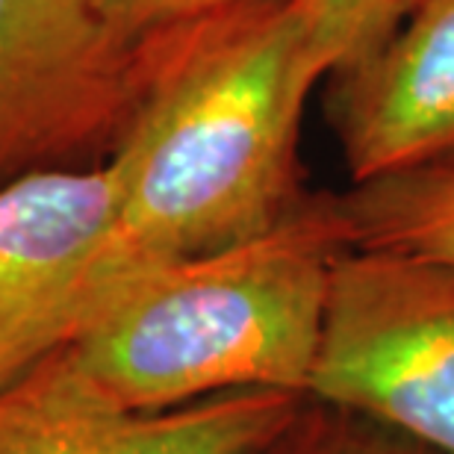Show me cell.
I'll list each match as a JSON object with an SVG mask.
<instances>
[{
    "mask_svg": "<svg viewBox=\"0 0 454 454\" xmlns=\"http://www.w3.org/2000/svg\"><path fill=\"white\" fill-rule=\"evenodd\" d=\"M337 201L357 248L416 254L454 266V168L366 180Z\"/></svg>",
    "mask_w": 454,
    "mask_h": 454,
    "instance_id": "ba28073f",
    "label": "cell"
},
{
    "mask_svg": "<svg viewBox=\"0 0 454 454\" xmlns=\"http://www.w3.org/2000/svg\"><path fill=\"white\" fill-rule=\"evenodd\" d=\"M106 27L127 44H142L160 33L201 21L245 0H92Z\"/></svg>",
    "mask_w": 454,
    "mask_h": 454,
    "instance_id": "8fae6325",
    "label": "cell"
},
{
    "mask_svg": "<svg viewBox=\"0 0 454 454\" xmlns=\"http://www.w3.org/2000/svg\"><path fill=\"white\" fill-rule=\"evenodd\" d=\"M304 402L242 389L160 413H121L42 357L0 384V454H269Z\"/></svg>",
    "mask_w": 454,
    "mask_h": 454,
    "instance_id": "8992f818",
    "label": "cell"
},
{
    "mask_svg": "<svg viewBox=\"0 0 454 454\" xmlns=\"http://www.w3.org/2000/svg\"><path fill=\"white\" fill-rule=\"evenodd\" d=\"M351 248L337 195H307L257 239L121 269L48 357L121 413L275 389L307 398L333 260Z\"/></svg>",
    "mask_w": 454,
    "mask_h": 454,
    "instance_id": "7a4b0ae2",
    "label": "cell"
},
{
    "mask_svg": "<svg viewBox=\"0 0 454 454\" xmlns=\"http://www.w3.org/2000/svg\"><path fill=\"white\" fill-rule=\"evenodd\" d=\"M331 80L325 110L351 186L454 168V0H419L380 48Z\"/></svg>",
    "mask_w": 454,
    "mask_h": 454,
    "instance_id": "52a82bcc",
    "label": "cell"
},
{
    "mask_svg": "<svg viewBox=\"0 0 454 454\" xmlns=\"http://www.w3.org/2000/svg\"><path fill=\"white\" fill-rule=\"evenodd\" d=\"M115 271L106 162L27 171L0 186V384L57 351Z\"/></svg>",
    "mask_w": 454,
    "mask_h": 454,
    "instance_id": "5b68a950",
    "label": "cell"
},
{
    "mask_svg": "<svg viewBox=\"0 0 454 454\" xmlns=\"http://www.w3.org/2000/svg\"><path fill=\"white\" fill-rule=\"evenodd\" d=\"M269 454H440L422 442L366 416L316 404L307 398L293 422Z\"/></svg>",
    "mask_w": 454,
    "mask_h": 454,
    "instance_id": "30bf717a",
    "label": "cell"
},
{
    "mask_svg": "<svg viewBox=\"0 0 454 454\" xmlns=\"http://www.w3.org/2000/svg\"><path fill=\"white\" fill-rule=\"evenodd\" d=\"M298 6L331 77L380 48L419 0H298Z\"/></svg>",
    "mask_w": 454,
    "mask_h": 454,
    "instance_id": "9c48e42d",
    "label": "cell"
},
{
    "mask_svg": "<svg viewBox=\"0 0 454 454\" xmlns=\"http://www.w3.org/2000/svg\"><path fill=\"white\" fill-rule=\"evenodd\" d=\"M328 80L298 0H245L139 44L106 168L118 271L257 239L295 213L304 106ZM115 271V275H118Z\"/></svg>",
    "mask_w": 454,
    "mask_h": 454,
    "instance_id": "6da1fadb",
    "label": "cell"
},
{
    "mask_svg": "<svg viewBox=\"0 0 454 454\" xmlns=\"http://www.w3.org/2000/svg\"><path fill=\"white\" fill-rule=\"evenodd\" d=\"M139 44L92 0H0V186L110 153L133 104Z\"/></svg>",
    "mask_w": 454,
    "mask_h": 454,
    "instance_id": "277c9868",
    "label": "cell"
},
{
    "mask_svg": "<svg viewBox=\"0 0 454 454\" xmlns=\"http://www.w3.org/2000/svg\"><path fill=\"white\" fill-rule=\"evenodd\" d=\"M307 398L454 454V266L345 248L333 260Z\"/></svg>",
    "mask_w": 454,
    "mask_h": 454,
    "instance_id": "3957f363",
    "label": "cell"
}]
</instances>
